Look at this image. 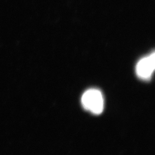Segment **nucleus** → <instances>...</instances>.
I'll return each mask as SVG.
<instances>
[{
	"instance_id": "2",
	"label": "nucleus",
	"mask_w": 155,
	"mask_h": 155,
	"mask_svg": "<svg viewBox=\"0 0 155 155\" xmlns=\"http://www.w3.org/2000/svg\"><path fill=\"white\" fill-rule=\"evenodd\" d=\"M155 67V53L141 59L136 66L137 74L140 79L148 80L152 76Z\"/></svg>"
},
{
	"instance_id": "1",
	"label": "nucleus",
	"mask_w": 155,
	"mask_h": 155,
	"mask_svg": "<svg viewBox=\"0 0 155 155\" xmlns=\"http://www.w3.org/2000/svg\"><path fill=\"white\" fill-rule=\"evenodd\" d=\"M84 108L93 114H101L104 107L103 94L97 89H89L84 93L81 97Z\"/></svg>"
}]
</instances>
